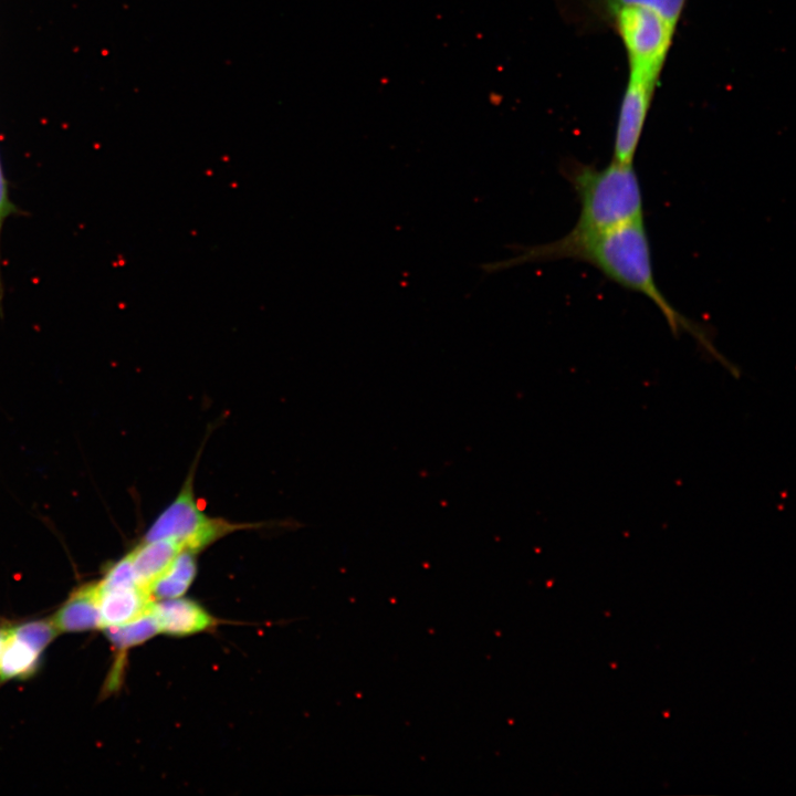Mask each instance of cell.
<instances>
[{
	"label": "cell",
	"instance_id": "30bf717a",
	"mask_svg": "<svg viewBox=\"0 0 796 796\" xmlns=\"http://www.w3.org/2000/svg\"><path fill=\"white\" fill-rule=\"evenodd\" d=\"M184 551L169 540H145L128 555L139 585L148 588Z\"/></svg>",
	"mask_w": 796,
	"mask_h": 796
},
{
	"label": "cell",
	"instance_id": "6da1fadb",
	"mask_svg": "<svg viewBox=\"0 0 796 796\" xmlns=\"http://www.w3.org/2000/svg\"><path fill=\"white\" fill-rule=\"evenodd\" d=\"M513 254L483 264L494 273L528 263L573 259L591 264L612 282L647 296L661 312L673 334L688 332L712 355L715 349L706 329L683 316L659 289L653 274L650 241L643 219L589 235L569 233L547 243L513 247Z\"/></svg>",
	"mask_w": 796,
	"mask_h": 796
},
{
	"label": "cell",
	"instance_id": "8992f818",
	"mask_svg": "<svg viewBox=\"0 0 796 796\" xmlns=\"http://www.w3.org/2000/svg\"><path fill=\"white\" fill-rule=\"evenodd\" d=\"M563 17L583 32L606 28L611 13L625 6L654 10L678 25L687 0H557Z\"/></svg>",
	"mask_w": 796,
	"mask_h": 796
},
{
	"label": "cell",
	"instance_id": "52a82bcc",
	"mask_svg": "<svg viewBox=\"0 0 796 796\" xmlns=\"http://www.w3.org/2000/svg\"><path fill=\"white\" fill-rule=\"evenodd\" d=\"M101 628L121 626L148 615L155 598L142 585L102 587L97 583Z\"/></svg>",
	"mask_w": 796,
	"mask_h": 796
},
{
	"label": "cell",
	"instance_id": "7c38bea8",
	"mask_svg": "<svg viewBox=\"0 0 796 796\" xmlns=\"http://www.w3.org/2000/svg\"><path fill=\"white\" fill-rule=\"evenodd\" d=\"M41 652L15 637H11L0 659V677L2 679L22 678L34 671Z\"/></svg>",
	"mask_w": 796,
	"mask_h": 796
},
{
	"label": "cell",
	"instance_id": "8fae6325",
	"mask_svg": "<svg viewBox=\"0 0 796 796\" xmlns=\"http://www.w3.org/2000/svg\"><path fill=\"white\" fill-rule=\"evenodd\" d=\"M195 552L181 551L168 568L150 586L154 598L180 597L195 579L197 564Z\"/></svg>",
	"mask_w": 796,
	"mask_h": 796
},
{
	"label": "cell",
	"instance_id": "277c9868",
	"mask_svg": "<svg viewBox=\"0 0 796 796\" xmlns=\"http://www.w3.org/2000/svg\"><path fill=\"white\" fill-rule=\"evenodd\" d=\"M192 480L190 472L177 498L156 519L145 540H169L184 551L196 553L231 532L261 526L208 516L196 502Z\"/></svg>",
	"mask_w": 796,
	"mask_h": 796
},
{
	"label": "cell",
	"instance_id": "4fadbf2b",
	"mask_svg": "<svg viewBox=\"0 0 796 796\" xmlns=\"http://www.w3.org/2000/svg\"><path fill=\"white\" fill-rule=\"evenodd\" d=\"M105 632L115 647L126 649L148 640L158 633V629L149 612L128 624L106 627Z\"/></svg>",
	"mask_w": 796,
	"mask_h": 796
},
{
	"label": "cell",
	"instance_id": "3957f363",
	"mask_svg": "<svg viewBox=\"0 0 796 796\" xmlns=\"http://www.w3.org/2000/svg\"><path fill=\"white\" fill-rule=\"evenodd\" d=\"M677 25L646 7L625 6L611 13L606 29L619 36L629 76L658 83Z\"/></svg>",
	"mask_w": 796,
	"mask_h": 796
},
{
	"label": "cell",
	"instance_id": "5b68a950",
	"mask_svg": "<svg viewBox=\"0 0 796 796\" xmlns=\"http://www.w3.org/2000/svg\"><path fill=\"white\" fill-rule=\"evenodd\" d=\"M657 83L628 77L615 130L612 161L632 164Z\"/></svg>",
	"mask_w": 796,
	"mask_h": 796
},
{
	"label": "cell",
	"instance_id": "9a60e30c",
	"mask_svg": "<svg viewBox=\"0 0 796 796\" xmlns=\"http://www.w3.org/2000/svg\"><path fill=\"white\" fill-rule=\"evenodd\" d=\"M14 211V206L10 201L9 191H8V184L7 179L3 172V168L0 160V241H1V231L4 223V220L7 217H9ZM2 280H1V254H0V303L2 302Z\"/></svg>",
	"mask_w": 796,
	"mask_h": 796
},
{
	"label": "cell",
	"instance_id": "7a4b0ae2",
	"mask_svg": "<svg viewBox=\"0 0 796 796\" xmlns=\"http://www.w3.org/2000/svg\"><path fill=\"white\" fill-rule=\"evenodd\" d=\"M561 172L577 195L580 210L568 232L583 237L643 219V198L632 164L612 161L604 168L565 159Z\"/></svg>",
	"mask_w": 796,
	"mask_h": 796
},
{
	"label": "cell",
	"instance_id": "ba28073f",
	"mask_svg": "<svg viewBox=\"0 0 796 796\" xmlns=\"http://www.w3.org/2000/svg\"><path fill=\"white\" fill-rule=\"evenodd\" d=\"M150 614L158 632L188 636L217 625V619L198 603L180 597L154 601Z\"/></svg>",
	"mask_w": 796,
	"mask_h": 796
},
{
	"label": "cell",
	"instance_id": "5bb4252c",
	"mask_svg": "<svg viewBox=\"0 0 796 796\" xmlns=\"http://www.w3.org/2000/svg\"><path fill=\"white\" fill-rule=\"evenodd\" d=\"M15 637L42 652L59 632L52 620H36L13 629Z\"/></svg>",
	"mask_w": 796,
	"mask_h": 796
},
{
	"label": "cell",
	"instance_id": "9c48e42d",
	"mask_svg": "<svg viewBox=\"0 0 796 796\" xmlns=\"http://www.w3.org/2000/svg\"><path fill=\"white\" fill-rule=\"evenodd\" d=\"M98 598L97 583L74 591L52 619L57 631L75 632L101 628Z\"/></svg>",
	"mask_w": 796,
	"mask_h": 796
},
{
	"label": "cell",
	"instance_id": "2e32d148",
	"mask_svg": "<svg viewBox=\"0 0 796 796\" xmlns=\"http://www.w3.org/2000/svg\"><path fill=\"white\" fill-rule=\"evenodd\" d=\"M12 629L10 628H0V659L2 656V652L11 637Z\"/></svg>",
	"mask_w": 796,
	"mask_h": 796
}]
</instances>
